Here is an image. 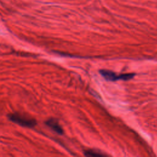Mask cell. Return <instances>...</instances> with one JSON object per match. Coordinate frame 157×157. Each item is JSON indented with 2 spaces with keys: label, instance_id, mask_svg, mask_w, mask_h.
<instances>
[{
  "label": "cell",
  "instance_id": "cell-1",
  "mask_svg": "<svg viewBox=\"0 0 157 157\" xmlns=\"http://www.w3.org/2000/svg\"><path fill=\"white\" fill-rule=\"evenodd\" d=\"M8 118L14 123L23 127L32 128L37 124V121L35 119L19 113H10L8 115Z\"/></svg>",
  "mask_w": 157,
  "mask_h": 157
},
{
  "label": "cell",
  "instance_id": "cell-4",
  "mask_svg": "<svg viewBox=\"0 0 157 157\" xmlns=\"http://www.w3.org/2000/svg\"><path fill=\"white\" fill-rule=\"evenodd\" d=\"M84 155L85 156H106V155L104 154L101 151L98 150H94V149H89L84 151Z\"/></svg>",
  "mask_w": 157,
  "mask_h": 157
},
{
  "label": "cell",
  "instance_id": "cell-2",
  "mask_svg": "<svg viewBox=\"0 0 157 157\" xmlns=\"http://www.w3.org/2000/svg\"><path fill=\"white\" fill-rule=\"evenodd\" d=\"M101 75L107 80L109 81H116L119 80H130L134 76V74H123L117 75L116 73L112 71L106 70V69H102L99 71Z\"/></svg>",
  "mask_w": 157,
  "mask_h": 157
},
{
  "label": "cell",
  "instance_id": "cell-3",
  "mask_svg": "<svg viewBox=\"0 0 157 157\" xmlns=\"http://www.w3.org/2000/svg\"><path fill=\"white\" fill-rule=\"evenodd\" d=\"M45 123L47 126H48L50 129H52L53 131H54L56 133L59 134H63V129L56 119L50 118L47 120L45 122Z\"/></svg>",
  "mask_w": 157,
  "mask_h": 157
}]
</instances>
